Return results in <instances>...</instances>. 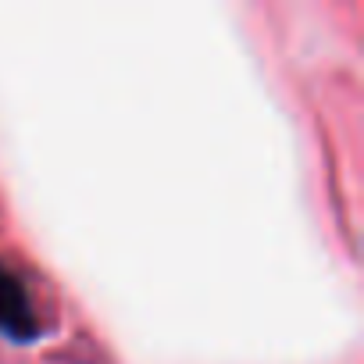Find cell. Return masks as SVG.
I'll list each match as a JSON object with an SVG mask.
<instances>
[{
  "instance_id": "obj_1",
  "label": "cell",
  "mask_w": 364,
  "mask_h": 364,
  "mask_svg": "<svg viewBox=\"0 0 364 364\" xmlns=\"http://www.w3.org/2000/svg\"><path fill=\"white\" fill-rule=\"evenodd\" d=\"M40 332L43 321L26 279L8 261H0V336L11 343H33Z\"/></svg>"
}]
</instances>
